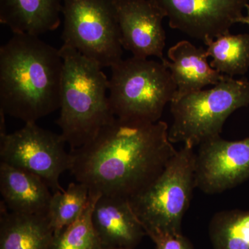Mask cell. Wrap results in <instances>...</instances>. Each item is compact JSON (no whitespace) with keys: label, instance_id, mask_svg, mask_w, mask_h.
<instances>
[{"label":"cell","instance_id":"6da1fadb","mask_svg":"<svg viewBox=\"0 0 249 249\" xmlns=\"http://www.w3.org/2000/svg\"><path fill=\"white\" fill-rule=\"evenodd\" d=\"M168 124L115 118L92 141L71 150L70 171L77 182L103 196L129 199L160 176L178 150Z\"/></svg>","mask_w":249,"mask_h":249},{"label":"cell","instance_id":"8992f818","mask_svg":"<svg viewBox=\"0 0 249 249\" xmlns=\"http://www.w3.org/2000/svg\"><path fill=\"white\" fill-rule=\"evenodd\" d=\"M170 142L196 147L220 136L229 116L249 106V80L227 76L213 88L201 89L173 100Z\"/></svg>","mask_w":249,"mask_h":249},{"label":"cell","instance_id":"5b68a950","mask_svg":"<svg viewBox=\"0 0 249 249\" xmlns=\"http://www.w3.org/2000/svg\"><path fill=\"white\" fill-rule=\"evenodd\" d=\"M195 147L183 145L153 182L128 199L147 235L179 234L196 188Z\"/></svg>","mask_w":249,"mask_h":249},{"label":"cell","instance_id":"e0dca14e","mask_svg":"<svg viewBox=\"0 0 249 249\" xmlns=\"http://www.w3.org/2000/svg\"><path fill=\"white\" fill-rule=\"evenodd\" d=\"M210 65L218 72L233 77L244 75L249 69V34H224L204 42Z\"/></svg>","mask_w":249,"mask_h":249},{"label":"cell","instance_id":"8fae6325","mask_svg":"<svg viewBox=\"0 0 249 249\" xmlns=\"http://www.w3.org/2000/svg\"><path fill=\"white\" fill-rule=\"evenodd\" d=\"M116 7L123 48L136 58L162 61L166 36L160 8L152 0H116Z\"/></svg>","mask_w":249,"mask_h":249},{"label":"cell","instance_id":"7c38bea8","mask_svg":"<svg viewBox=\"0 0 249 249\" xmlns=\"http://www.w3.org/2000/svg\"><path fill=\"white\" fill-rule=\"evenodd\" d=\"M93 227L106 249H131L147 235L127 199L103 196L92 213Z\"/></svg>","mask_w":249,"mask_h":249},{"label":"cell","instance_id":"ba28073f","mask_svg":"<svg viewBox=\"0 0 249 249\" xmlns=\"http://www.w3.org/2000/svg\"><path fill=\"white\" fill-rule=\"evenodd\" d=\"M61 134L42 128L36 123L13 133L0 134V160L3 163L37 175L53 191H64L60 176L70 170L71 154L65 150Z\"/></svg>","mask_w":249,"mask_h":249},{"label":"cell","instance_id":"7a4b0ae2","mask_svg":"<svg viewBox=\"0 0 249 249\" xmlns=\"http://www.w3.org/2000/svg\"><path fill=\"white\" fill-rule=\"evenodd\" d=\"M62 70L59 49L14 34L0 48V111L30 124L60 109Z\"/></svg>","mask_w":249,"mask_h":249},{"label":"cell","instance_id":"4fadbf2b","mask_svg":"<svg viewBox=\"0 0 249 249\" xmlns=\"http://www.w3.org/2000/svg\"><path fill=\"white\" fill-rule=\"evenodd\" d=\"M168 57L170 61L164 58L161 62L169 70L178 88L175 99L217 85L227 76L211 66L206 49L188 40L180 41L170 47Z\"/></svg>","mask_w":249,"mask_h":249},{"label":"cell","instance_id":"9c48e42d","mask_svg":"<svg viewBox=\"0 0 249 249\" xmlns=\"http://www.w3.org/2000/svg\"><path fill=\"white\" fill-rule=\"evenodd\" d=\"M170 27L197 40H214L230 33L243 16L247 0H152Z\"/></svg>","mask_w":249,"mask_h":249},{"label":"cell","instance_id":"ac0fdd59","mask_svg":"<svg viewBox=\"0 0 249 249\" xmlns=\"http://www.w3.org/2000/svg\"><path fill=\"white\" fill-rule=\"evenodd\" d=\"M209 232L213 249H249V211L216 213L210 222Z\"/></svg>","mask_w":249,"mask_h":249},{"label":"cell","instance_id":"277c9868","mask_svg":"<svg viewBox=\"0 0 249 249\" xmlns=\"http://www.w3.org/2000/svg\"><path fill=\"white\" fill-rule=\"evenodd\" d=\"M109 102L116 118L127 122L155 124L176 97V85L161 61L136 57L111 67Z\"/></svg>","mask_w":249,"mask_h":249},{"label":"cell","instance_id":"9a60e30c","mask_svg":"<svg viewBox=\"0 0 249 249\" xmlns=\"http://www.w3.org/2000/svg\"><path fill=\"white\" fill-rule=\"evenodd\" d=\"M63 0H0V23L14 34L40 36L60 26Z\"/></svg>","mask_w":249,"mask_h":249},{"label":"cell","instance_id":"2e32d148","mask_svg":"<svg viewBox=\"0 0 249 249\" xmlns=\"http://www.w3.org/2000/svg\"><path fill=\"white\" fill-rule=\"evenodd\" d=\"M53 237L47 215L11 212L1 204L0 249H49Z\"/></svg>","mask_w":249,"mask_h":249},{"label":"cell","instance_id":"44dd1931","mask_svg":"<svg viewBox=\"0 0 249 249\" xmlns=\"http://www.w3.org/2000/svg\"><path fill=\"white\" fill-rule=\"evenodd\" d=\"M147 236L155 244L156 249H195L190 240L182 233L155 232Z\"/></svg>","mask_w":249,"mask_h":249},{"label":"cell","instance_id":"7402d4cb","mask_svg":"<svg viewBox=\"0 0 249 249\" xmlns=\"http://www.w3.org/2000/svg\"><path fill=\"white\" fill-rule=\"evenodd\" d=\"M245 9H247V14L246 16H242L239 20V23H242V24H247L249 25V4L247 3L245 5Z\"/></svg>","mask_w":249,"mask_h":249},{"label":"cell","instance_id":"d6986e66","mask_svg":"<svg viewBox=\"0 0 249 249\" xmlns=\"http://www.w3.org/2000/svg\"><path fill=\"white\" fill-rule=\"evenodd\" d=\"M89 199V188L79 182L70 183L67 189L53 193L47 217L53 229L54 235L80 217Z\"/></svg>","mask_w":249,"mask_h":249},{"label":"cell","instance_id":"30bf717a","mask_svg":"<svg viewBox=\"0 0 249 249\" xmlns=\"http://www.w3.org/2000/svg\"><path fill=\"white\" fill-rule=\"evenodd\" d=\"M249 178V137L225 140L221 136L201 144L196 153V188L208 195L232 189Z\"/></svg>","mask_w":249,"mask_h":249},{"label":"cell","instance_id":"52a82bcc","mask_svg":"<svg viewBox=\"0 0 249 249\" xmlns=\"http://www.w3.org/2000/svg\"><path fill=\"white\" fill-rule=\"evenodd\" d=\"M63 45L76 49L102 68L122 60L116 0H63Z\"/></svg>","mask_w":249,"mask_h":249},{"label":"cell","instance_id":"ffe728a7","mask_svg":"<svg viewBox=\"0 0 249 249\" xmlns=\"http://www.w3.org/2000/svg\"><path fill=\"white\" fill-rule=\"evenodd\" d=\"M101 193L89 191V199L80 217L54 235L49 249H106L92 222L93 208Z\"/></svg>","mask_w":249,"mask_h":249},{"label":"cell","instance_id":"3957f363","mask_svg":"<svg viewBox=\"0 0 249 249\" xmlns=\"http://www.w3.org/2000/svg\"><path fill=\"white\" fill-rule=\"evenodd\" d=\"M59 50L63 70L56 123L72 150L92 141L116 117L107 96L109 80L102 67L68 46L62 45Z\"/></svg>","mask_w":249,"mask_h":249},{"label":"cell","instance_id":"5bb4252c","mask_svg":"<svg viewBox=\"0 0 249 249\" xmlns=\"http://www.w3.org/2000/svg\"><path fill=\"white\" fill-rule=\"evenodd\" d=\"M40 178L0 162L1 204L11 212L47 215L52 195Z\"/></svg>","mask_w":249,"mask_h":249}]
</instances>
